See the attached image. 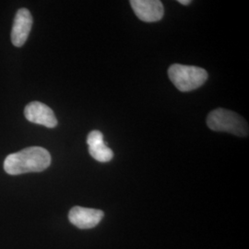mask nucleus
I'll list each match as a JSON object with an SVG mask.
<instances>
[{
  "mask_svg": "<svg viewBox=\"0 0 249 249\" xmlns=\"http://www.w3.org/2000/svg\"><path fill=\"white\" fill-rule=\"evenodd\" d=\"M51 164V155L42 147H29L11 153L5 159L4 169L11 176L42 172Z\"/></svg>",
  "mask_w": 249,
  "mask_h": 249,
  "instance_id": "f257e3e1",
  "label": "nucleus"
},
{
  "mask_svg": "<svg viewBox=\"0 0 249 249\" xmlns=\"http://www.w3.org/2000/svg\"><path fill=\"white\" fill-rule=\"evenodd\" d=\"M208 126L217 132H228L239 137L249 135V124L238 114L218 108L212 111L207 117Z\"/></svg>",
  "mask_w": 249,
  "mask_h": 249,
  "instance_id": "f03ea898",
  "label": "nucleus"
},
{
  "mask_svg": "<svg viewBox=\"0 0 249 249\" xmlns=\"http://www.w3.org/2000/svg\"><path fill=\"white\" fill-rule=\"evenodd\" d=\"M168 76L177 89L183 92L201 87L208 80V73L204 69L181 64L172 65L168 70Z\"/></svg>",
  "mask_w": 249,
  "mask_h": 249,
  "instance_id": "7ed1b4c3",
  "label": "nucleus"
},
{
  "mask_svg": "<svg viewBox=\"0 0 249 249\" xmlns=\"http://www.w3.org/2000/svg\"><path fill=\"white\" fill-rule=\"evenodd\" d=\"M24 116L28 121L45 125L48 128H53L57 124V119L53 110L41 102L36 101L27 105L24 109Z\"/></svg>",
  "mask_w": 249,
  "mask_h": 249,
  "instance_id": "20e7f679",
  "label": "nucleus"
},
{
  "mask_svg": "<svg viewBox=\"0 0 249 249\" xmlns=\"http://www.w3.org/2000/svg\"><path fill=\"white\" fill-rule=\"evenodd\" d=\"M130 5L135 14L145 22H155L164 14L162 3L159 0H131Z\"/></svg>",
  "mask_w": 249,
  "mask_h": 249,
  "instance_id": "39448f33",
  "label": "nucleus"
},
{
  "mask_svg": "<svg viewBox=\"0 0 249 249\" xmlns=\"http://www.w3.org/2000/svg\"><path fill=\"white\" fill-rule=\"evenodd\" d=\"M33 26V17L27 9H18L11 31V42L16 47L25 44Z\"/></svg>",
  "mask_w": 249,
  "mask_h": 249,
  "instance_id": "423d86ee",
  "label": "nucleus"
},
{
  "mask_svg": "<svg viewBox=\"0 0 249 249\" xmlns=\"http://www.w3.org/2000/svg\"><path fill=\"white\" fill-rule=\"evenodd\" d=\"M104 213L100 210L88 209L76 206L69 213L70 222L80 229H90L95 227L104 218Z\"/></svg>",
  "mask_w": 249,
  "mask_h": 249,
  "instance_id": "0eeeda50",
  "label": "nucleus"
},
{
  "mask_svg": "<svg viewBox=\"0 0 249 249\" xmlns=\"http://www.w3.org/2000/svg\"><path fill=\"white\" fill-rule=\"evenodd\" d=\"M90 156L100 162H107L113 159L114 152L104 141V135L99 130H92L87 138Z\"/></svg>",
  "mask_w": 249,
  "mask_h": 249,
  "instance_id": "6e6552de",
  "label": "nucleus"
},
{
  "mask_svg": "<svg viewBox=\"0 0 249 249\" xmlns=\"http://www.w3.org/2000/svg\"><path fill=\"white\" fill-rule=\"evenodd\" d=\"M178 2H179L180 4H182V5H189V4L191 3L190 0H179Z\"/></svg>",
  "mask_w": 249,
  "mask_h": 249,
  "instance_id": "1a4fd4ad",
  "label": "nucleus"
}]
</instances>
